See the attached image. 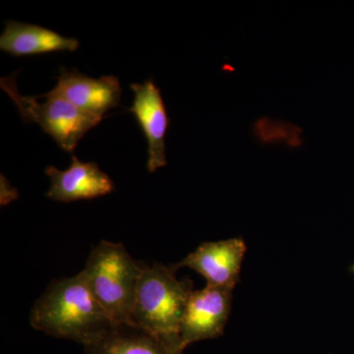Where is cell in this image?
Listing matches in <instances>:
<instances>
[{"mask_svg":"<svg viewBox=\"0 0 354 354\" xmlns=\"http://www.w3.org/2000/svg\"><path fill=\"white\" fill-rule=\"evenodd\" d=\"M232 292L234 290L208 285L191 292L179 332L183 349L194 342L215 339L223 334L232 310Z\"/></svg>","mask_w":354,"mask_h":354,"instance_id":"5b68a950","label":"cell"},{"mask_svg":"<svg viewBox=\"0 0 354 354\" xmlns=\"http://www.w3.org/2000/svg\"><path fill=\"white\" fill-rule=\"evenodd\" d=\"M85 348L86 354H183V351L132 324H118Z\"/></svg>","mask_w":354,"mask_h":354,"instance_id":"8fae6325","label":"cell"},{"mask_svg":"<svg viewBox=\"0 0 354 354\" xmlns=\"http://www.w3.org/2000/svg\"><path fill=\"white\" fill-rule=\"evenodd\" d=\"M172 266L146 265L140 279L129 324L157 335L172 346H181L180 332L188 298L193 291L190 279L179 281Z\"/></svg>","mask_w":354,"mask_h":354,"instance_id":"7a4b0ae2","label":"cell"},{"mask_svg":"<svg viewBox=\"0 0 354 354\" xmlns=\"http://www.w3.org/2000/svg\"><path fill=\"white\" fill-rule=\"evenodd\" d=\"M246 244L241 237L227 241L205 242L178 264L188 267L207 279V285L234 290L241 278Z\"/></svg>","mask_w":354,"mask_h":354,"instance_id":"8992f818","label":"cell"},{"mask_svg":"<svg viewBox=\"0 0 354 354\" xmlns=\"http://www.w3.org/2000/svg\"><path fill=\"white\" fill-rule=\"evenodd\" d=\"M134 101L130 113L136 118L148 143L147 169L155 172L167 165L165 135L169 127V118L160 90L153 80L143 84H131Z\"/></svg>","mask_w":354,"mask_h":354,"instance_id":"ba28073f","label":"cell"},{"mask_svg":"<svg viewBox=\"0 0 354 354\" xmlns=\"http://www.w3.org/2000/svg\"><path fill=\"white\" fill-rule=\"evenodd\" d=\"M145 263L135 260L121 243L101 241L81 274L114 325L129 323Z\"/></svg>","mask_w":354,"mask_h":354,"instance_id":"3957f363","label":"cell"},{"mask_svg":"<svg viewBox=\"0 0 354 354\" xmlns=\"http://www.w3.org/2000/svg\"><path fill=\"white\" fill-rule=\"evenodd\" d=\"M80 41L66 38L55 31L38 25L7 21L6 30L0 37V50L13 57L46 55L79 48Z\"/></svg>","mask_w":354,"mask_h":354,"instance_id":"30bf717a","label":"cell"},{"mask_svg":"<svg viewBox=\"0 0 354 354\" xmlns=\"http://www.w3.org/2000/svg\"><path fill=\"white\" fill-rule=\"evenodd\" d=\"M0 86L17 106L24 122L39 124L68 153H73L86 133L97 127L102 120V118L83 111L62 97L44 94L39 95L46 99L41 102L37 97L21 95L16 85L15 74L2 77Z\"/></svg>","mask_w":354,"mask_h":354,"instance_id":"277c9868","label":"cell"},{"mask_svg":"<svg viewBox=\"0 0 354 354\" xmlns=\"http://www.w3.org/2000/svg\"><path fill=\"white\" fill-rule=\"evenodd\" d=\"M44 172L50 179L46 196L53 201L70 203L94 199L111 194L114 190L111 177L102 171L99 165L94 162H81L75 156H72L71 165L65 171L50 165Z\"/></svg>","mask_w":354,"mask_h":354,"instance_id":"9c48e42d","label":"cell"},{"mask_svg":"<svg viewBox=\"0 0 354 354\" xmlns=\"http://www.w3.org/2000/svg\"><path fill=\"white\" fill-rule=\"evenodd\" d=\"M34 329L87 346L114 325L82 274L50 283L30 314Z\"/></svg>","mask_w":354,"mask_h":354,"instance_id":"6da1fadb","label":"cell"},{"mask_svg":"<svg viewBox=\"0 0 354 354\" xmlns=\"http://www.w3.org/2000/svg\"><path fill=\"white\" fill-rule=\"evenodd\" d=\"M122 88L114 76L91 78L77 69L60 68L57 84L46 95L66 100L77 108L99 118L120 104Z\"/></svg>","mask_w":354,"mask_h":354,"instance_id":"52a82bcc","label":"cell"}]
</instances>
